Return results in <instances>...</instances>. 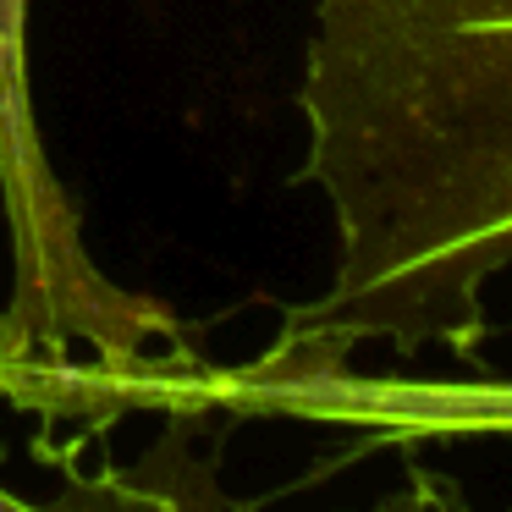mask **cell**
<instances>
[{"mask_svg": "<svg viewBox=\"0 0 512 512\" xmlns=\"http://www.w3.org/2000/svg\"><path fill=\"white\" fill-rule=\"evenodd\" d=\"M171 419H287L358 441V452H424L446 441H512V375H402V369H314V375H243L199 364L171 391Z\"/></svg>", "mask_w": 512, "mask_h": 512, "instance_id": "3", "label": "cell"}, {"mask_svg": "<svg viewBox=\"0 0 512 512\" xmlns=\"http://www.w3.org/2000/svg\"><path fill=\"white\" fill-rule=\"evenodd\" d=\"M298 188L336 259L243 375H314L358 347L479 364L512 270V0H314Z\"/></svg>", "mask_w": 512, "mask_h": 512, "instance_id": "1", "label": "cell"}, {"mask_svg": "<svg viewBox=\"0 0 512 512\" xmlns=\"http://www.w3.org/2000/svg\"><path fill=\"white\" fill-rule=\"evenodd\" d=\"M28 6L0 0V221L12 292L0 309L6 364H138L166 336L171 309L100 270L83 237L78 199L56 177L39 133L28 72Z\"/></svg>", "mask_w": 512, "mask_h": 512, "instance_id": "2", "label": "cell"}, {"mask_svg": "<svg viewBox=\"0 0 512 512\" xmlns=\"http://www.w3.org/2000/svg\"><path fill=\"white\" fill-rule=\"evenodd\" d=\"M364 512H474L468 507V496L452 485L446 474H430V468H408V485L391 490L386 501H375V507ZM512 512V507H507Z\"/></svg>", "mask_w": 512, "mask_h": 512, "instance_id": "5", "label": "cell"}, {"mask_svg": "<svg viewBox=\"0 0 512 512\" xmlns=\"http://www.w3.org/2000/svg\"><path fill=\"white\" fill-rule=\"evenodd\" d=\"M61 474L50 490L28 496L0 479V512H215V490L204 468L188 457H155V463H78L72 446L56 452Z\"/></svg>", "mask_w": 512, "mask_h": 512, "instance_id": "4", "label": "cell"}]
</instances>
